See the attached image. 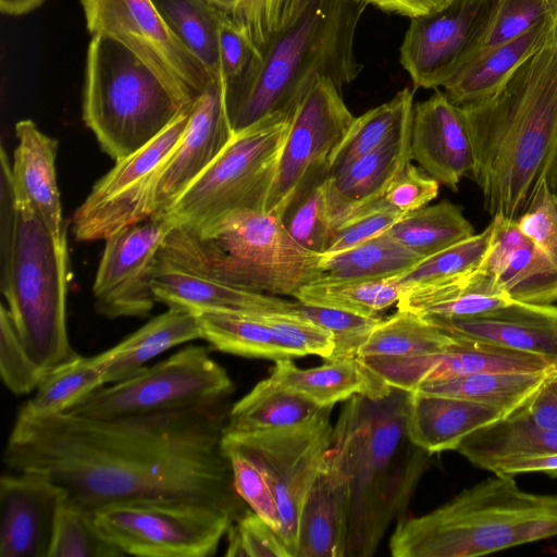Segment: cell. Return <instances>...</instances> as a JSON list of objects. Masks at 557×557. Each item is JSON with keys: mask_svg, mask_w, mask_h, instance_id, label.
I'll return each instance as SVG.
<instances>
[{"mask_svg": "<svg viewBox=\"0 0 557 557\" xmlns=\"http://www.w3.org/2000/svg\"><path fill=\"white\" fill-rule=\"evenodd\" d=\"M228 399L103 419L18 413L4 462L46 473L91 512L121 502L172 500L215 508L235 522L250 508L222 445Z\"/></svg>", "mask_w": 557, "mask_h": 557, "instance_id": "cell-1", "label": "cell"}, {"mask_svg": "<svg viewBox=\"0 0 557 557\" xmlns=\"http://www.w3.org/2000/svg\"><path fill=\"white\" fill-rule=\"evenodd\" d=\"M363 0H242L226 11L251 50L246 70L225 83L235 133L271 116L292 117L321 77L342 90L362 64L355 36Z\"/></svg>", "mask_w": 557, "mask_h": 557, "instance_id": "cell-2", "label": "cell"}, {"mask_svg": "<svg viewBox=\"0 0 557 557\" xmlns=\"http://www.w3.org/2000/svg\"><path fill=\"white\" fill-rule=\"evenodd\" d=\"M492 215L518 220L545 183L557 193V34L487 98L459 107Z\"/></svg>", "mask_w": 557, "mask_h": 557, "instance_id": "cell-3", "label": "cell"}, {"mask_svg": "<svg viewBox=\"0 0 557 557\" xmlns=\"http://www.w3.org/2000/svg\"><path fill=\"white\" fill-rule=\"evenodd\" d=\"M410 392L354 395L333 425L330 450L349 483L345 557H371L394 520L405 517L432 454L407 433Z\"/></svg>", "mask_w": 557, "mask_h": 557, "instance_id": "cell-4", "label": "cell"}, {"mask_svg": "<svg viewBox=\"0 0 557 557\" xmlns=\"http://www.w3.org/2000/svg\"><path fill=\"white\" fill-rule=\"evenodd\" d=\"M1 151V290L28 354L46 374L77 354L66 329L69 250L14 193Z\"/></svg>", "mask_w": 557, "mask_h": 557, "instance_id": "cell-5", "label": "cell"}, {"mask_svg": "<svg viewBox=\"0 0 557 557\" xmlns=\"http://www.w3.org/2000/svg\"><path fill=\"white\" fill-rule=\"evenodd\" d=\"M557 537V494L521 490L493 473L417 517H403L389 541L394 557H475Z\"/></svg>", "mask_w": 557, "mask_h": 557, "instance_id": "cell-6", "label": "cell"}, {"mask_svg": "<svg viewBox=\"0 0 557 557\" xmlns=\"http://www.w3.org/2000/svg\"><path fill=\"white\" fill-rule=\"evenodd\" d=\"M191 107L125 46L107 36H91L82 114L111 159L119 161L137 151Z\"/></svg>", "mask_w": 557, "mask_h": 557, "instance_id": "cell-7", "label": "cell"}, {"mask_svg": "<svg viewBox=\"0 0 557 557\" xmlns=\"http://www.w3.org/2000/svg\"><path fill=\"white\" fill-rule=\"evenodd\" d=\"M191 232L206 265L238 287L294 297L320 276L322 255L299 246L275 213L237 210Z\"/></svg>", "mask_w": 557, "mask_h": 557, "instance_id": "cell-8", "label": "cell"}, {"mask_svg": "<svg viewBox=\"0 0 557 557\" xmlns=\"http://www.w3.org/2000/svg\"><path fill=\"white\" fill-rule=\"evenodd\" d=\"M290 120L271 116L235 133L164 215L199 231L237 210L264 211Z\"/></svg>", "mask_w": 557, "mask_h": 557, "instance_id": "cell-9", "label": "cell"}, {"mask_svg": "<svg viewBox=\"0 0 557 557\" xmlns=\"http://www.w3.org/2000/svg\"><path fill=\"white\" fill-rule=\"evenodd\" d=\"M94 517L125 555L145 557L213 556L234 522L215 508L172 500L115 503Z\"/></svg>", "mask_w": 557, "mask_h": 557, "instance_id": "cell-10", "label": "cell"}, {"mask_svg": "<svg viewBox=\"0 0 557 557\" xmlns=\"http://www.w3.org/2000/svg\"><path fill=\"white\" fill-rule=\"evenodd\" d=\"M232 391L230 375L208 349L187 346L123 381L102 386L67 412L115 418L210 401Z\"/></svg>", "mask_w": 557, "mask_h": 557, "instance_id": "cell-11", "label": "cell"}, {"mask_svg": "<svg viewBox=\"0 0 557 557\" xmlns=\"http://www.w3.org/2000/svg\"><path fill=\"white\" fill-rule=\"evenodd\" d=\"M333 407L286 428L226 431L223 441L249 456L262 470L280 509L281 536L296 557L302 507L332 443Z\"/></svg>", "mask_w": 557, "mask_h": 557, "instance_id": "cell-12", "label": "cell"}, {"mask_svg": "<svg viewBox=\"0 0 557 557\" xmlns=\"http://www.w3.org/2000/svg\"><path fill=\"white\" fill-rule=\"evenodd\" d=\"M79 1L91 36L125 46L185 106H193L214 78L172 33L152 0Z\"/></svg>", "mask_w": 557, "mask_h": 557, "instance_id": "cell-13", "label": "cell"}, {"mask_svg": "<svg viewBox=\"0 0 557 557\" xmlns=\"http://www.w3.org/2000/svg\"><path fill=\"white\" fill-rule=\"evenodd\" d=\"M191 108L147 145L115 161V165L94 185L73 215V233L78 240H104L122 228L154 215L158 177L180 144Z\"/></svg>", "mask_w": 557, "mask_h": 557, "instance_id": "cell-14", "label": "cell"}, {"mask_svg": "<svg viewBox=\"0 0 557 557\" xmlns=\"http://www.w3.org/2000/svg\"><path fill=\"white\" fill-rule=\"evenodd\" d=\"M152 289L157 302L195 314L207 311L248 314L297 313V302L248 290L214 274L202 260L190 228L175 225L156 261Z\"/></svg>", "mask_w": 557, "mask_h": 557, "instance_id": "cell-15", "label": "cell"}, {"mask_svg": "<svg viewBox=\"0 0 557 557\" xmlns=\"http://www.w3.org/2000/svg\"><path fill=\"white\" fill-rule=\"evenodd\" d=\"M355 117L330 78L312 85L292 116L264 211L281 215L299 189L329 173Z\"/></svg>", "mask_w": 557, "mask_h": 557, "instance_id": "cell-16", "label": "cell"}, {"mask_svg": "<svg viewBox=\"0 0 557 557\" xmlns=\"http://www.w3.org/2000/svg\"><path fill=\"white\" fill-rule=\"evenodd\" d=\"M174 226L165 215L152 216L104 239L92 285L98 314L117 319L150 313L157 302L152 278L158 252Z\"/></svg>", "mask_w": 557, "mask_h": 557, "instance_id": "cell-17", "label": "cell"}, {"mask_svg": "<svg viewBox=\"0 0 557 557\" xmlns=\"http://www.w3.org/2000/svg\"><path fill=\"white\" fill-rule=\"evenodd\" d=\"M493 0H451L433 14L411 18L400 63L414 88L443 87L476 51Z\"/></svg>", "mask_w": 557, "mask_h": 557, "instance_id": "cell-18", "label": "cell"}, {"mask_svg": "<svg viewBox=\"0 0 557 557\" xmlns=\"http://www.w3.org/2000/svg\"><path fill=\"white\" fill-rule=\"evenodd\" d=\"M361 360L385 384L408 392L422 383L458 376L549 372L557 368L554 361L536 355L459 336H451L447 347L440 352Z\"/></svg>", "mask_w": 557, "mask_h": 557, "instance_id": "cell-19", "label": "cell"}, {"mask_svg": "<svg viewBox=\"0 0 557 557\" xmlns=\"http://www.w3.org/2000/svg\"><path fill=\"white\" fill-rule=\"evenodd\" d=\"M234 136L222 74L195 101L174 152L163 165L154 195V215H164L182 193L215 160Z\"/></svg>", "mask_w": 557, "mask_h": 557, "instance_id": "cell-20", "label": "cell"}, {"mask_svg": "<svg viewBox=\"0 0 557 557\" xmlns=\"http://www.w3.org/2000/svg\"><path fill=\"white\" fill-rule=\"evenodd\" d=\"M64 491L39 471L0 479V557H49Z\"/></svg>", "mask_w": 557, "mask_h": 557, "instance_id": "cell-21", "label": "cell"}, {"mask_svg": "<svg viewBox=\"0 0 557 557\" xmlns=\"http://www.w3.org/2000/svg\"><path fill=\"white\" fill-rule=\"evenodd\" d=\"M410 149L411 158L431 177L453 190L463 176L471 177L475 166L462 111L437 88L414 104Z\"/></svg>", "mask_w": 557, "mask_h": 557, "instance_id": "cell-22", "label": "cell"}, {"mask_svg": "<svg viewBox=\"0 0 557 557\" xmlns=\"http://www.w3.org/2000/svg\"><path fill=\"white\" fill-rule=\"evenodd\" d=\"M490 243L479 268L512 301H557V267L519 227L516 220L493 216Z\"/></svg>", "mask_w": 557, "mask_h": 557, "instance_id": "cell-23", "label": "cell"}, {"mask_svg": "<svg viewBox=\"0 0 557 557\" xmlns=\"http://www.w3.org/2000/svg\"><path fill=\"white\" fill-rule=\"evenodd\" d=\"M411 123L412 117L380 147L326 176L323 194L332 228L383 198L393 181L410 163Z\"/></svg>", "mask_w": 557, "mask_h": 557, "instance_id": "cell-24", "label": "cell"}, {"mask_svg": "<svg viewBox=\"0 0 557 557\" xmlns=\"http://www.w3.org/2000/svg\"><path fill=\"white\" fill-rule=\"evenodd\" d=\"M428 322L449 336L493 343L557 363V306L553 304L511 300L473 317Z\"/></svg>", "mask_w": 557, "mask_h": 557, "instance_id": "cell-25", "label": "cell"}, {"mask_svg": "<svg viewBox=\"0 0 557 557\" xmlns=\"http://www.w3.org/2000/svg\"><path fill=\"white\" fill-rule=\"evenodd\" d=\"M348 511L347 474L329 449L302 507L296 557H345Z\"/></svg>", "mask_w": 557, "mask_h": 557, "instance_id": "cell-26", "label": "cell"}, {"mask_svg": "<svg viewBox=\"0 0 557 557\" xmlns=\"http://www.w3.org/2000/svg\"><path fill=\"white\" fill-rule=\"evenodd\" d=\"M16 147L10 164L11 185L26 198L54 238L66 239L57 184V139L42 133L32 120L15 124Z\"/></svg>", "mask_w": 557, "mask_h": 557, "instance_id": "cell-27", "label": "cell"}, {"mask_svg": "<svg viewBox=\"0 0 557 557\" xmlns=\"http://www.w3.org/2000/svg\"><path fill=\"white\" fill-rule=\"evenodd\" d=\"M557 10L521 36L474 52L444 84V92L457 107L479 102L504 84L549 40L556 28Z\"/></svg>", "mask_w": 557, "mask_h": 557, "instance_id": "cell-28", "label": "cell"}, {"mask_svg": "<svg viewBox=\"0 0 557 557\" xmlns=\"http://www.w3.org/2000/svg\"><path fill=\"white\" fill-rule=\"evenodd\" d=\"M504 417L498 409L473 400L410 392L407 433L430 454L456 450L469 434Z\"/></svg>", "mask_w": 557, "mask_h": 557, "instance_id": "cell-29", "label": "cell"}, {"mask_svg": "<svg viewBox=\"0 0 557 557\" xmlns=\"http://www.w3.org/2000/svg\"><path fill=\"white\" fill-rule=\"evenodd\" d=\"M199 338L202 335L197 314L168 308L119 344L92 358L107 384H113L136 374L162 352Z\"/></svg>", "mask_w": 557, "mask_h": 557, "instance_id": "cell-30", "label": "cell"}, {"mask_svg": "<svg viewBox=\"0 0 557 557\" xmlns=\"http://www.w3.org/2000/svg\"><path fill=\"white\" fill-rule=\"evenodd\" d=\"M270 375L321 408L354 395L380 397L391 388L357 357L326 360L309 369L297 367L293 359H282L275 361Z\"/></svg>", "mask_w": 557, "mask_h": 557, "instance_id": "cell-31", "label": "cell"}, {"mask_svg": "<svg viewBox=\"0 0 557 557\" xmlns=\"http://www.w3.org/2000/svg\"><path fill=\"white\" fill-rule=\"evenodd\" d=\"M509 301L494 278L478 267L449 281L403 290L397 308L434 321L473 317Z\"/></svg>", "mask_w": 557, "mask_h": 557, "instance_id": "cell-32", "label": "cell"}, {"mask_svg": "<svg viewBox=\"0 0 557 557\" xmlns=\"http://www.w3.org/2000/svg\"><path fill=\"white\" fill-rule=\"evenodd\" d=\"M456 451L491 472L515 459L557 454V431L540 426L518 409L469 434Z\"/></svg>", "mask_w": 557, "mask_h": 557, "instance_id": "cell-33", "label": "cell"}, {"mask_svg": "<svg viewBox=\"0 0 557 557\" xmlns=\"http://www.w3.org/2000/svg\"><path fill=\"white\" fill-rule=\"evenodd\" d=\"M421 259L387 232L339 252L322 255L321 282L368 281L398 277Z\"/></svg>", "mask_w": 557, "mask_h": 557, "instance_id": "cell-34", "label": "cell"}, {"mask_svg": "<svg viewBox=\"0 0 557 557\" xmlns=\"http://www.w3.org/2000/svg\"><path fill=\"white\" fill-rule=\"evenodd\" d=\"M322 408L271 375L231 406L226 431L256 432L302 423Z\"/></svg>", "mask_w": 557, "mask_h": 557, "instance_id": "cell-35", "label": "cell"}, {"mask_svg": "<svg viewBox=\"0 0 557 557\" xmlns=\"http://www.w3.org/2000/svg\"><path fill=\"white\" fill-rule=\"evenodd\" d=\"M553 371L458 376L422 383L411 392L473 400L492 406L506 417L521 408Z\"/></svg>", "mask_w": 557, "mask_h": 557, "instance_id": "cell-36", "label": "cell"}, {"mask_svg": "<svg viewBox=\"0 0 557 557\" xmlns=\"http://www.w3.org/2000/svg\"><path fill=\"white\" fill-rule=\"evenodd\" d=\"M262 314L207 311L197 314L202 338L214 349L273 361L293 359Z\"/></svg>", "mask_w": 557, "mask_h": 557, "instance_id": "cell-37", "label": "cell"}, {"mask_svg": "<svg viewBox=\"0 0 557 557\" xmlns=\"http://www.w3.org/2000/svg\"><path fill=\"white\" fill-rule=\"evenodd\" d=\"M176 38L203 64L211 77L221 72L219 33L223 10L207 0H152Z\"/></svg>", "mask_w": 557, "mask_h": 557, "instance_id": "cell-38", "label": "cell"}, {"mask_svg": "<svg viewBox=\"0 0 557 557\" xmlns=\"http://www.w3.org/2000/svg\"><path fill=\"white\" fill-rule=\"evenodd\" d=\"M104 384V375L94 358L76 355L45 374L35 395L18 413L45 418L67 412Z\"/></svg>", "mask_w": 557, "mask_h": 557, "instance_id": "cell-39", "label": "cell"}, {"mask_svg": "<svg viewBox=\"0 0 557 557\" xmlns=\"http://www.w3.org/2000/svg\"><path fill=\"white\" fill-rule=\"evenodd\" d=\"M451 336L418 314L397 310L382 319L357 349V358H397L444 350Z\"/></svg>", "mask_w": 557, "mask_h": 557, "instance_id": "cell-40", "label": "cell"}, {"mask_svg": "<svg viewBox=\"0 0 557 557\" xmlns=\"http://www.w3.org/2000/svg\"><path fill=\"white\" fill-rule=\"evenodd\" d=\"M387 233L422 258L474 234L461 209L444 200L405 214Z\"/></svg>", "mask_w": 557, "mask_h": 557, "instance_id": "cell-41", "label": "cell"}, {"mask_svg": "<svg viewBox=\"0 0 557 557\" xmlns=\"http://www.w3.org/2000/svg\"><path fill=\"white\" fill-rule=\"evenodd\" d=\"M413 108V92L404 88L389 101L355 117L331 158L327 175L343 170L384 144L412 117Z\"/></svg>", "mask_w": 557, "mask_h": 557, "instance_id": "cell-42", "label": "cell"}, {"mask_svg": "<svg viewBox=\"0 0 557 557\" xmlns=\"http://www.w3.org/2000/svg\"><path fill=\"white\" fill-rule=\"evenodd\" d=\"M400 294L401 288L394 278L342 282L314 281L301 287L294 298L302 304L379 317L380 312L398 302Z\"/></svg>", "mask_w": 557, "mask_h": 557, "instance_id": "cell-43", "label": "cell"}, {"mask_svg": "<svg viewBox=\"0 0 557 557\" xmlns=\"http://www.w3.org/2000/svg\"><path fill=\"white\" fill-rule=\"evenodd\" d=\"M492 234L490 223L481 233L421 259L405 274L393 277L401 292L449 281L474 271L482 262Z\"/></svg>", "mask_w": 557, "mask_h": 557, "instance_id": "cell-44", "label": "cell"}, {"mask_svg": "<svg viewBox=\"0 0 557 557\" xmlns=\"http://www.w3.org/2000/svg\"><path fill=\"white\" fill-rule=\"evenodd\" d=\"M124 555L99 528L94 512L64 499L58 512L49 557Z\"/></svg>", "mask_w": 557, "mask_h": 557, "instance_id": "cell-45", "label": "cell"}, {"mask_svg": "<svg viewBox=\"0 0 557 557\" xmlns=\"http://www.w3.org/2000/svg\"><path fill=\"white\" fill-rule=\"evenodd\" d=\"M326 176L327 173L321 174L299 189L280 215L289 236L318 255L326 252L332 232L323 194Z\"/></svg>", "mask_w": 557, "mask_h": 557, "instance_id": "cell-46", "label": "cell"}, {"mask_svg": "<svg viewBox=\"0 0 557 557\" xmlns=\"http://www.w3.org/2000/svg\"><path fill=\"white\" fill-rule=\"evenodd\" d=\"M556 10L557 0H493L476 51L521 36Z\"/></svg>", "mask_w": 557, "mask_h": 557, "instance_id": "cell-47", "label": "cell"}, {"mask_svg": "<svg viewBox=\"0 0 557 557\" xmlns=\"http://www.w3.org/2000/svg\"><path fill=\"white\" fill-rule=\"evenodd\" d=\"M235 488L248 507L281 535L282 521L275 495L259 466L237 447L222 440Z\"/></svg>", "mask_w": 557, "mask_h": 557, "instance_id": "cell-48", "label": "cell"}, {"mask_svg": "<svg viewBox=\"0 0 557 557\" xmlns=\"http://www.w3.org/2000/svg\"><path fill=\"white\" fill-rule=\"evenodd\" d=\"M297 311L333 335L335 347L329 360L356 357L360 344L382 320L380 317L299 301H297Z\"/></svg>", "mask_w": 557, "mask_h": 557, "instance_id": "cell-49", "label": "cell"}, {"mask_svg": "<svg viewBox=\"0 0 557 557\" xmlns=\"http://www.w3.org/2000/svg\"><path fill=\"white\" fill-rule=\"evenodd\" d=\"M0 372L15 395L35 391L45 376L25 348L4 304L0 309Z\"/></svg>", "mask_w": 557, "mask_h": 557, "instance_id": "cell-50", "label": "cell"}, {"mask_svg": "<svg viewBox=\"0 0 557 557\" xmlns=\"http://www.w3.org/2000/svg\"><path fill=\"white\" fill-rule=\"evenodd\" d=\"M261 317L293 359L315 355L329 360L333 355V335L298 312L269 313Z\"/></svg>", "mask_w": 557, "mask_h": 557, "instance_id": "cell-51", "label": "cell"}, {"mask_svg": "<svg viewBox=\"0 0 557 557\" xmlns=\"http://www.w3.org/2000/svg\"><path fill=\"white\" fill-rule=\"evenodd\" d=\"M226 536L228 557H292L280 533L251 509L232 523Z\"/></svg>", "mask_w": 557, "mask_h": 557, "instance_id": "cell-52", "label": "cell"}, {"mask_svg": "<svg viewBox=\"0 0 557 557\" xmlns=\"http://www.w3.org/2000/svg\"><path fill=\"white\" fill-rule=\"evenodd\" d=\"M404 215L381 198L333 227L325 253L339 252L381 235Z\"/></svg>", "mask_w": 557, "mask_h": 557, "instance_id": "cell-53", "label": "cell"}, {"mask_svg": "<svg viewBox=\"0 0 557 557\" xmlns=\"http://www.w3.org/2000/svg\"><path fill=\"white\" fill-rule=\"evenodd\" d=\"M517 223L557 267V193L543 183Z\"/></svg>", "mask_w": 557, "mask_h": 557, "instance_id": "cell-54", "label": "cell"}, {"mask_svg": "<svg viewBox=\"0 0 557 557\" xmlns=\"http://www.w3.org/2000/svg\"><path fill=\"white\" fill-rule=\"evenodd\" d=\"M440 183L411 162L393 181L383 199L393 208L407 214L425 207L436 198Z\"/></svg>", "mask_w": 557, "mask_h": 557, "instance_id": "cell-55", "label": "cell"}, {"mask_svg": "<svg viewBox=\"0 0 557 557\" xmlns=\"http://www.w3.org/2000/svg\"><path fill=\"white\" fill-rule=\"evenodd\" d=\"M219 48L221 72L224 82L228 83L246 70L251 59V50L243 32L226 11L222 14Z\"/></svg>", "mask_w": 557, "mask_h": 557, "instance_id": "cell-56", "label": "cell"}, {"mask_svg": "<svg viewBox=\"0 0 557 557\" xmlns=\"http://www.w3.org/2000/svg\"><path fill=\"white\" fill-rule=\"evenodd\" d=\"M540 426L557 431V371L549 373L536 393L521 407Z\"/></svg>", "mask_w": 557, "mask_h": 557, "instance_id": "cell-57", "label": "cell"}, {"mask_svg": "<svg viewBox=\"0 0 557 557\" xmlns=\"http://www.w3.org/2000/svg\"><path fill=\"white\" fill-rule=\"evenodd\" d=\"M382 11L397 13L411 18L441 11L451 0H363Z\"/></svg>", "mask_w": 557, "mask_h": 557, "instance_id": "cell-58", "label": "cell"}, {"mask_svg": "<svg viewBox=\"0 0 557 557\" xmlns=\"http://www.w3.org/2000/svg\"><path fill=\"white\" fill-rule=\"evenodd\" d=\"M491 472L505 475L539 472L557 478V454L515 459L494 467Z\"/></svg>", "mask_w": 557, "mask_h": 557, "instance_id": "cell-59", "label": "cell"}, {"mask_svg": "<svg viewBox=\"0 0 557 557\" xmlns=\"http://www.w3.org/2000/svg\"><path fill=\"white\" fill-rule=\"evenodd\" d=\"M47 0H0V11L4 15L21 16L38 9Z\"/></svg>", "mask_w": 557, "mask_h": 557, "instance_id": "cell-60", "label": "cell"}, {"mask_svg": "<svg viewBox=\"0 0 557 557\" xmlns=\"http://www.w3.org/2000/svg\"><path fill=\"white\" fill-rule=\"evenodd\" d=\"M220 10L228 11L242 0H207Z\"/></svg>", "mask_w": 557, "mask_h": 557, "instance_id": "cell-61", "label": "cell"}, {"mask_svg": "<svg viewBox=\"0 0 557 557\" xmlns=\"http://www.w3.org/2000/svg\"><path fill=\"white\" fill-rule=\"evenodd\" d=\"M556 34H557V18H556Z\"/></svg>", "mask_w": 557, "mask_h": 557, "instance_id": "cell-62", "label": "cell"}, {"mask_svg": "<svg viewBox=\"0 0 557 557\" xmlns=\"http://www.w3.org/2000/svg\"><path fill=\"white\" fill-rule=\"evenodd\" d=\"M556 371H557V368H556Z\"/></svg>", "mask_w": 557, "mask_h": 557, "instance_id": "cell-63", "label": "cell"}]
</instances>
